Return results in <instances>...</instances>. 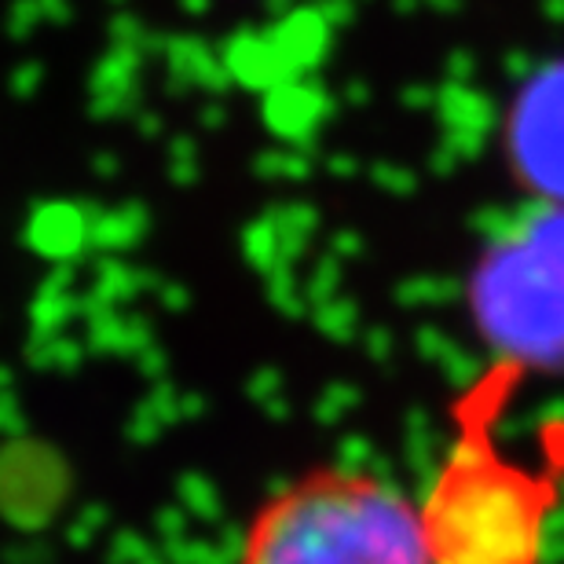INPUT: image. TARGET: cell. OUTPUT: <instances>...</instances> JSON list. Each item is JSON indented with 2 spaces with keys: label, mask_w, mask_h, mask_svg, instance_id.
Masks as SVG:
<instances>
[{
  "label": "cell",
  "mask_w": 564,
  "mask_h": 564,
  "mask_svg": "<svg viewBox=\"0 0 564 564\" xmlns=\"http://www.w3.org/2000/svg\"><path fill=\"white\" fill-rule=\"evenodd\" d=\"M517 375H491L455 408V440L414 495L433 564H543L564 502L561 462H528L495 433Z\"/></svg>",
  "instance_id": "obj_1"
},
{
  "label": "cell",
  "mask_w": 564,
  "mask_h": 564,
  "mask_svg": "<svg viewBox=\"0 0 564 564\" xmlns=\"http://www.w3.org/2000/svg\"><path fill=\"white\" fill-rule=\"evenodd\" d=\"M235 564H433L419 499L364 466L304 469L250 513Z\"/></svg>",
  "instance_id": "obj_2"
},
{
  "label": "cell",
  "mask_w": 564,
  "mask_h": 564,
  "mask_svg": "<svg viewBox=\"0 0 564 564\" xmlns=\"http://www.w3.org/2000/svg\"><path fill=\"white\" fill-rule=\"evenodd\" d=\"M469 323L499 370L564 375V206L535 202L484 246Z\"/></svg>",
  "instance_id": "obj_3"
},
{
  "label": "cell",
  "mask_w": 564,
  "mask_h": 564,
  "mask_svg": "<svg viewBox=\"0 0 564 564\" xmlns=\"http://www.w3.org/2000/svg\"><path fill=\"white\" fill-rule=\"evenodd\" d=\"M506 158L535 202L564 206V59L528 77L506 115Z\"/></svg>",
  "instance_id": "obj_4"
}]
</instances>
